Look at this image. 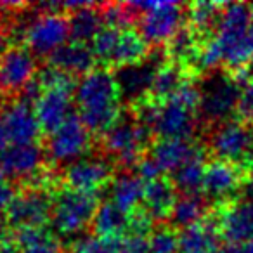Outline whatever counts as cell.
<instances>
[{
  "label": "cell",
  "mask_w": 253,
  "mask_h": 253,
  "mask_svg": "<svg viewBox=\"0 0 253 253\" xmlns=\"http://www.w3.org/2000/svg\"><path fill=\"white\" fill-rule=\"evenodd\" d=\"M97 194L75 189H61L52 196L50 224L59 236H75L94 222L99 208Z\"/></svg>",
  "instance_id": "cell-6"
},
{
  "label": "cell",
  "mask_w": 253,
  "mask_h": 253,
  "mask_svg": "<svg viewBox=\"0 0 253 253\" xmlns=\"http://www.w3.org/2000/svg\"><path fill=\"white\" fill-rule=\"evenodd\" d=\"M70 253H149L148 236L126 234L120 238L82 236L71 245Z\"/></svg>",
  "instance_id": "cell-20"
},
{
  "label": "cell",
  "mask_w": 253,
  "mask_h": 253,
  "mask_svg": "<svg viewBox=\"0 0 253 253\" xmlns=\"http://www.w3.org/2000/svg\"><path fill=\"white\" fill-rule=\"evenodd\" d=\"M252 64H253V57H252Z\"/></svg>",
  "instance_id": "cell-44"
},
{
  "label": "cell",
  "mask_w": 253,
  "mask_h": 253,
  "mask_svg": "<svg viewBox=\"0 0 253 253\" xmlns=\"http://www.w3.org/2000/svg\"><path fill=\"white\" fill-rule=\"evenodd\" d=\"M222 63V54H220V49H218L217 42L213 39L205 42L203 45L200 47V52H198L196 59L193 61V66L196 70H201V71H211Z\"/></svg>",
  "instance_id": "cell-35"
},
{
  "label": "cell",
  "mask_w": 253,
  "mask_h": 253,
  "mask_svg": "<svg viewBox=\"0 0 253 253\" xmlns=\"http://www.w3.org/2000/svg\"><path fill=\"white\" fill-rule=\"evenodd\" d=\"M149 253H179V234L172 225L162 224L148 236Z\"/></svg>",
  "instance_id": "cell-34"
},
{
  "label": "cell",
  "mask_w": 253,
  "mask_h": 253,
  "mask_svg": "<svg viewBox=\"0 0 253 253\" xmlns=\"http://www.w3.org/2000/svg\"><path fill=\"white\" fill-rule=\"evenodd\" d=\"M200 87L186 82L169 101L160 102L153 134L160 139H186L198 128Z\"/></svg>",
  "instance_id": "cell-4"
},
{
  "label": "cell",
  "mask_w": 253,
  "mask_h": 253,
  "mask_svg": "<svg viewBox=\"0 0 253 253\" xmlns=\"http://www.w3.org/2000/svg\"><path fill=\"white\" fill-rule=\"evenodd\" d=\"M146 182L137 173L123 172L111 182V201L126 213H135L139 205L144 203Z\"/></svg>",
  "instance_id": "cell-27"
},
{
  "label": "cell",
  "mask_w": 253,
  "mask_h": 253,
  "mask_svg": "<svg viewBox=\"0 0 253 253\" xmlns=\"http://www.w3.org/2000/svg\"><path fill=\"white\" fill-rule=\"evenodd\" d=\"M217 253H238V248L236 246H227V248H220Z\"/></svg>",
  "instance_id": "cell-43"
},
{
  "label": "cell",
  "mask_w": 253,
  "mask_h": 253,
  "mask_svg": "<svg viewBox=\"0 0 253 253\" xmlns=\"http://www.w3.org/2000/svg\"><path fill=\"white\" fill-rule=\"evenodd\" d=\"M177 193L172 179L167 177H158V179L151 180L146 184V193H144V208L142 210L149 215L151 218L158 222H163L170 218L173 207L177 203Z\"/></svg>",
  "instance_id": "cell-24"
},
{
  "label": "cell",
  "mask_w": 253,
  "mask_h": 253,
  "mask_svg": "<svg viewBox=\"0 0 253 253\" xmlns=\"http://www.w3.org/2000/svg\"><path fill=\"white\" fill-rule=\"evenodd\" d=\"M241 85L220 71L210 73L200 85V115L207 122L224 123L239 109Z\"/></svg>",
  "instance_id": "cell-7"
},
{
  "label": "cell",
  "mask_w": 253,
  "mask_h": 253,
  "mask_svg": "<svg viewBox=\"0 0 253 253\" xmlns=\"http://www.w3.org/2000/svg\"><path fill=\"white\" fill-rule=\"evenodd\" d=\"M207 215V201L200 194H182L177 200L172 213H170V225L173 229H187L205 220Z\"/></svg>",
  "instance_id": "cell-29"
},
{
  "label": "cell",
  "mask_w": 253,
  "mask_h": 253,
  "mask_svg": "<svg viewBox=\"0 0 253 253\" xmlns=\"http://www.w3.org/2000/svg\"><path fill=\"white\" fill-rule=\"evenodd\" d=\"M224 5L213 4V2H196L189 7V28L196 33L198 37L203 33L213 30V26L217 28L218 18Z\"/></svg>",
  "instance_id": "cell-33"
},
{
  "label": "cell",
  "mask_w": 253,
  "mask_h": 253,
  "mask_svg": "<svg viewBox=\"0 0 253 253\" xmlns=\"http://www.w3.org/2000/svg\"><path fill=\"white\" fill-rule=\"evenodd\" d=\"M52 196L45 186H26L21 193H16L14 200L5 210L7 222L16 229H42L50 222Z\"/></svg>",
  "instance_id": "cell-13"
},
{
  "label": "cell",
  "mask_w": 253,
  "mask_h": 253,
  "mask_svg": "<svg viewBox=\"0 0 253 253\" xmlns=\"http://www.w3.org/2000/svg\"><path fill=\"white\" fill-rule=\"evenodd\" d=\"M95 56L92 49L84 43L68 42L49 57V66L70 75V77H85L94 70Z\"/></svg>",
  "instance_id": "cell-23"
},
{
  "label": "cell",
  "mask_w": 253,
  "mask_h": 253,
  "mask_svg": "<svg viewBox=\"0 0 253 253\" xmlns=\"http://www.w3.org/2000/svg\"><path fill=\"white\" fill-rule=\"evenodd\" d=\"M5 179H7V175H5L4 169H2V165H0V189H2V187L7 186V182H5Z\"/></svg>",
  "instance_id": "cell-42"
},
{
  "label": "cell",
  "mask_w": 253,
  "mask_h": 253,
  "mask_svg": "<svg viewBox=\"0 0 253 253\" xmlns=\"http://www.w3.org/2000/svg\"><path fill=\"white\" fill-rule=\"evenodd\" d=\"M115 163L108 156H85L64 170V182L70 189L97 194L111 180Z\"/></svg>",
  "instance_id": "cell-15"
},
{
  "label": "cell",
  "mask_w": 253,
  "mask_h": 253,
  "mask_svg": "<svg viewBox=\"0 0 253 253\" xmlns=\"http://www.w3.org/2000/svg\"><path fill=\"white\" fill-rule=\"evenodd\" d=\"M7 52V32H5L4 25L0 23V57Z\"/></svg>",
  "instance_id": "cell-38"
},
{
  "label": "cell",
  "mask_w": 253,
  "mask_h": 253,
  "mask_svg": "<svg viewBox=\"0 0 253 253\" xmlns=\"http://www.w3.org/2000/svg\"><path fill=\"white\" fill-rule=\"evenodd\" d=\"M75 88L77 87H52L42 90L33 104L42 132L52 134L73 115L71 108L75 104Z\"/></svg>",
  "instance_id": "cell-17"
},
{
  "label": "cell",
  "mask_w": 253,
  "mask_h": 253,
  "mask_svg": "<svg viewBox=\"0 0 253 253\" xmlns=\"http://www.w3.org/2000/svg\"><path fill=\"white\" fill-rule=\"evenodd\" d=\"M218 224L203 220L179 232V253H217L220 250Z\"/></svg>",
  "instance_id": "cell-25"
},
{
  "label": "cell",
  "mask_w": 253,
  "mask_h": 253,
  "mask_svg": "<svg viewBox=\"0 0 253 253\" xmlns=\"http://www.w3.org/2000/svg\"><path fill=\"white\" fill-rule=\"evenodd\" d=\"M139 33L149 45L169 43L182 30L184 5L177 2H135Z\"/></svg>",
  "instance_id": "cell-8"
},
{
  "label": "cell",
  "mask_w": 253,
  "mask_h": 253,
  "mask_svg": "<svg viewBox=\"0 0 253 253\" xmlns=\"http://www.w3.org/2000/svg\"><path fill=\"white\" fill-rule=\"evenodd\" d=\"M70 19V39L71 42L84 43L94 42L95 37L106 28L104 18H102L101 5L90 4L87 7H82L75 12H68Z\"/></svg>",
  "instance_id": "cell-28"
},
{
  "label": "cell",
  "mask_w": 253,
  "mask_h": 253,
  "mask_svg": "<svg viewBox=\"0 0 253 253\" xmlns=\"http://www.w3.org/2000/svg\"><path fill=\"white\" fill-rule=\"evenodd\" d=\"M218 231L232 246L253 241V201H239L224 208L218 218Z\"/></svg>",
  "instance_id": "cell-19"
},
{
  "label": "cell",
  "mask_w": 253,
  "mask_h": 253,
  "mask_svg": "<svg viewBox=\"0 0 253 253\" xmlns=\"http://www.w3.org/2000/svg\"><path fill=\"white\" fill-rule=\"evenodd\" d=\"M95 59L106 68H123L141 63L148 57L149 43L135 30H116L106 26L92 42Z\"/></svg>",
  "instance_id": "cell-5"
},
{
  "label": "cell",
  "mask_w": 253,
  "mask_h": 253,
  "mask_svg": "<svg viewBox=\"0 0 253 253\" xmlns=\"http://www.w3.org/2000/svg\"><path fill=\"white\" fill-rule=\"evenodd\" d=\"M239 184H241V175H239L238 167L215 160L207 165L201 191L210 200L224 201L229 200L239 189Z\"/></svg>",
  "instance_id": "cell-22"
},
{
  "label": "cell",
  "mask_w": 253,
  "mask_h": 253,
  "mask_svg": "<svg viewBox=\"0 0 253 253\" xmlns=\"http://www.w3.org/2000/svg\"><path fill=\"white\" fill-rule=\"evenodd\" d=\"M186 82H187L186 75H184V70L180 68V64H175V63L163 64L155 78V84H153L149 99L156 102L169 101Z\"/></svg>",
  "instance_id": "cell-32"
},
{
  "label": "cell",
  "mask_w": 253,
  "mask_h": 253,
  "mask_svg": "<svg viewBox=\"0 0 253 253\" xmlns=\"http://www.w3.org/2000/svg\"><path fill=\"white\" fill-rule=\"evenodd\" d=\"M245 193H246V196H248V200L253 201V172H252V175L248 177V180H246V184H245Z\"/></svg>",
  "instance_id": "cell-39"
},
{
  "label": "cell",
  "mask_w": 253,
  "mask_h": 253,
  "mask_svg": "<svg viewBox=\"0 0 253 253\" xmlns=\"http://www.w3.org/2000/svg\"><path fill=\"white\" fill-rule=\"evenodd\" d=\"M213 40L229 68H243L253 57V9L248 4H229L222 7Z\"/></svg>",
  "instance_id": "cell-2"
},
{
  "label": "cell",
  "mask_w": 253,
  "mask_h": 253,
  "mask_svg": "<svg viewBox=\"0 0 253 253\" xmlns=\"http://www.w3.org/2000/svg\"><path fill=\"white\" fill-rule=\"evenodd\" d=\"M153 132L137 122L135 115H122L115 125L102 135V149L115 165L135 169L149 153Z\"/></svg>",
  "instance_id": "cell-3"
},
{
  "label": "cell",
  "mask_w": 253,
  "mask_h": 253,
  "mask_svg": "<svg viewBox=\"0 0 253 253\" xmlns=\"http://www.w3.org/2000/svg\"><path fill=\"white\" fill-rule=\"evenodd\" d=\"M236 248H238V253H253V241L243 246H236Z\"/></svg>",
  "instance_id": "cell-40"
},
{
  "label": "cell",
  "mask_w": 253,
  "mask_h": 253,
  "mask_svg": "<svg viewBox=\"0 0 253 253\" xmlns=\"http://www.w3.org/2000/svg\"><path fill=\"white\" fill-rule=\"evenodd\" d=\"M167 52L162 54H149L144 61L135 64H128L115 70V80L118 85L122 101L126 106H137L149 99L151 95V88L155 84V78L158 75L160 68L167 64Z\"/></svg>",
  "instance_id": "cell-12"
},
{
  "label": "cell",
  "mask_w": 253,
  "mask_h": 253,
  "mask_svg": "<svg viewBox=\"0 0 253 253\" xmlns=\"http://www.w3.org/2000/svg\"><path fill=\"white\" fill-rule=\"evenodd\" d=\"M47 163L45 149L39 144H11L0 153V165L5 175L12 180H23L26 186H33V179L42 177Z\"/></svg>",
  "instance_id": "cell-14"
},
{
  "label": "cell",
  "mask_w": 253,
  "mask_h": 253,
  "mask_svg": "<svg viewBox=\"0 0 253 253\" xmlns=\"http://www.w3.org/2000/svg\"><path fill=\"white\" fill-rule=\"evenodd\" d=\"M12 236L18 246V253H61V243L57 236L45 227L21 229Z\"/></svg>",
  "instance_id": "cell-30"
},
{
  "label": "cell",
  "mask_w": 253,
  "mask_h": 253,
  "mask_svg": "<svg viewBox=\"0 0 253 253\" xmlns=\"http://www.w3.org/2000/svg\"><path fill=\"white\" fill-rule=\"evenodd\" d=\"M210 148L220 162L253 165V126L239 120L220 123L210 135Z\"/></svg>",
  "instance_id": "cell-11"
},
{
  "label": "cell",
  "mask_w": 253,
  "mask_h": 253,
  "mask_svg": "<svg viewBox=\"0 0 253 253\" xmlns=\"http://www.w3.org/2000/svg\"><path fill=\"white\" fill-rule=\"evenodd\" d=\"M5 210H7V208L0 205V231H2V225H4V222L7 220V217H5Z\"/></svg>",
  "instance_id": "cell-41"
},
{
  "label": "cell",
  "mask_w": 253,
  "mask_h": 253,
  "mask_svg": "<svg viewBox=\"0 0 253 253\" xmlns=\"http://www.w3.org/2000/svg\"><path fill=\"white\" fill-rule=\"evenodd\" d=\"M201 151L203 149L186 139H158L151 146L148 156L158 165L162 173H173Z\"/></svg>",
  "instance_id": "cell-21"
},
{
  "label": "cell",
  "mask_w": 253,
  "mask_h": 253,
  "mask_svg": "<svg viewBox=\"0 0 253 253\" xmlns=\"http://www.w3.org/2000/svg\"><path fill=\"white\" fill-rule=\"evenodd\" d=\"M122 102L115 73L106 68H94L80 78L75 88L78 116L90 134L101 137L120 120Z\"/></svg>",
  "instance_id": "cell-1"
},
{
  "label": "cell",
  "mask_w": 253,
  "mask_h": 253,
  "mask_svg": "<svg viewBox=\"0 0 253 253\" xmlns=\"http://www.w3.org/2000/svg\"><path fill=\"white\" fill-rule=\"evenodd\" d=\"M238 82L241 85V99H239L238 113L250 118V116H253V78H250L248 75H239Z\"/></svg>",
  "instance_id": "cell-36"
},
{
  "label": "cell",
  "mask_w": 253,
  "mask_h": 253,
  "mask_svg": "<svg viewBox=\"0 0 253 253\" xmlns=\"http://www.w3.org/2000/svg\"><path fill=\"white\" fill-rule=\"evenodd\" d=\"M37 77V59L26 47H11L0 57V94H21Z\"/></svg>",
  "instance_id": "cell-16"
},
{
  "label": "cell",
  "mask_w": 253,
  "mask_h": 253,
  "mask_svg": "<svg viewBox=\"0 0 253 253\" xmlns=\"http://www.w3.org/2000/svg\"><path fill=\"white\" fill-rule=\"evenodd\" d=\"M205 170H207L205 153L201 151L172 173V182L175 189L182 194H200L198 191L203 189Z\"/></svg>",
  "instance_id": "cell-31"
},
{
  "label": "cell",
  "mask_w": 253,
  "mask_h": 253,
  "mask_svg": "<svg viewBox=\"0 0 253 253\" xmlns=\"http://www.w3.org/2000/svg\"><path fill=\"white\" fill-rule=\"evenodd\" d=\"M2 125L11 144H33L42 132L33 104L23 99H16L4 106Z\"/></svg>",
  "instance_id": "cell-18"
},
{
  "label": "cell",
  "mask_w": 253,
  "mask_h": 253,
  "mask_svg": "<svg viewBox=\"0 0 253 253\" xmlns=\"http://www.w3.org/2000/svg\"><path fill=\"white\" fill-rule=\"evenodd\" d=\"M132 215L116 207L111 200L102 201L92 222L94 234L99 238H120L130 234Z\"/></svg>",
  "instance_id": "cell-26"
},
{
  "label": "cell",
  "mask_w": 253,
  "mask_h": 253,
  "mask_svg": "<svg viewBox=\"0 0 253 253\" xmlns=\"http://www.w3.org/2000/svg\"><path fill=\"white\" fill-rule=\"evenodd\" d=\"M70 39V19L61 12L37 14L23 28V40L26 49L35 57L49 59L57 49L68 43Z\"/></svg>",
  "instance_id": "cell-10"
},
{
  "label": "cell",
  "mask_w": 253,
  "mask_h": 253,
  "mask_svg": "<svg viewBox=\"0 0 253 253\" xmlns=\"http://www.w3.org/2000/svg\"><path fill=\"white\" fill-rule=\"evenodd\" d=\"M90 130L84 125L78 115H71L63 125L49 134L43 149L54 165L70 167L71 163L85 158L90 149Z\"/></svg>",
  "instance_id": "cell-9"
},
{
  "label": "cell",
  "mask_w": 253,
  "mask_h": 253,
  "mask_svg": "<svg viewBox=\"0 0 253 253\" xmlns=\"http://www.w3.org/2000/svg\"><path fill=\"white\" fill-rule=\"evenodd\" d=\"M2 109H4V106H0V153H4L7 149V146H11L7 134L4 130V125H2Z\"/></svg>",
  "instance_id": "cell-37"
},
{
  "label": "cell",
  "mask_w": 253,
  "mask_h": 253,
  "mask_svg": "<svg viewBox=\"0 0 253 253\" xmlns=\"http://www.w3.org/2000/svg\"><path fill=\"white\" fill-rule=\"evenodd\" d=\"M252 9H253V4H252Z\"/></svg>",
  "instance_id": "cell-45"
}]
</instances>
